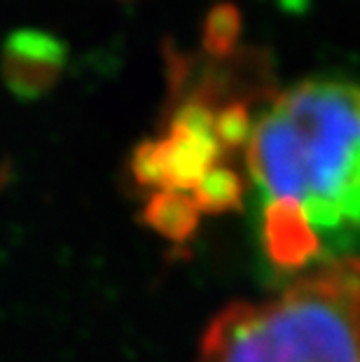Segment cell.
<instances>
[{
	"label": "cell",
	"mask_w": 360,
	"mask_h": 362,
	"mask_svg": "<svg viewBox=\"0 0 360 362\" xmlns=\"http://www.w3.org/2000/svg\"><path fill=\"white\" fill-rule=\"evenodd\" d=\"M262 255L283 276L360 257V87L316 78L250 122L243 155Z\"/></svg>",
	"instance_id": "obj_1"
},
{
	"label": "cell",
	"mask_w": 360,
	"mask_h": 362,
	"mask_svg": "<svg viewBox=\"0 0 360 362\" xmlns=\"http://www.w3.org/2000/svg\"><path fill=\"white\" fill-rule=\"evenodd\" d=\"M197 362H360V257L311 267L277 295L225 306Z\"/></svg>",
	"instance_id": "obj_2"
},
{
	"label": "cell",
	"mask_w": 360,
	"mask_h": 362,
	"mask_svg": "<svg viewBox=\"0 0 360 362\" xmlns=\"http://www.w3.org/2000/svg\"><path fill=\"white\" fill-rule=\"evenodd\" d=\"M250 122L241 103L216 107L192 101L143 145L134 175L148 192L145 215L152 227L171 238L187 236L204 215L225 213L246 199Z\"/></svg>",
	"instance_id": "obj_3"
},
{
	"label": "cell",
	"mask_w": 360,
	"mask_h": 362,
	"mask_svg": "<svg viewBox=\"0 0 360 362\" xmlns=\"http://www.w3.org/2000/svg\"><path fill=\"white\" fill-rule=\"evenodd\" d=\"M42 37H17L5 54V66H7V78L14 87L21 89H33L37 84L45 82L42 68H47V61L52 59V49H42Z\"/></svg>",
	"instance_id": "obj_4"
}]
</instances>
